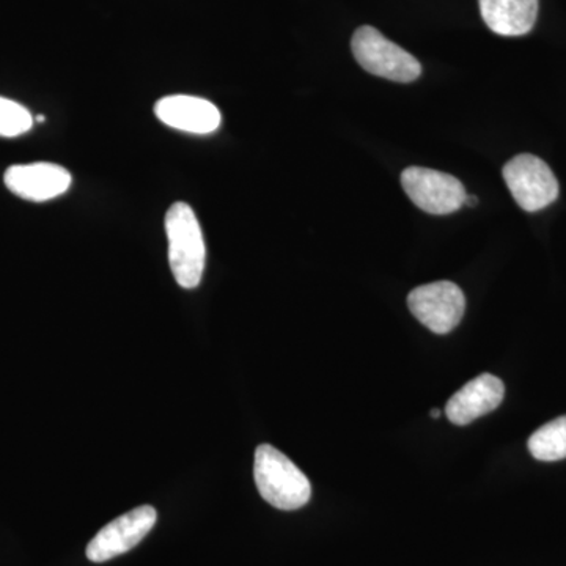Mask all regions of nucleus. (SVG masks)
I'll use <instances>...</instances> for the list:
<instances>
[{"label": "nucleus", "instance_id": "16", "mask_svg": "<svg viewBox=\"0 0 566 566\" xmlns=\"http://www.w3.org/2000/svg\"><path fill=\"white\" fill-rule=\"evenodd\" d=\"M35 120L39 123L44 122V115H39V117H36Z\"/></svg>", "mask_w": 566, "mask_h": 566}, {"label": "nucleus", "instance_id": "9", "mask_svg": "<svg viewBox=\"0 0 566 566\" xmlns=\"http://www.w3.org/2000/svg\"><path fill=\"white\" fill-rule=\"evenodd\" d=\"M155 115L169 128L182 133L211 134L221 126L218 107L199 96L172 95L155 104Z\"/></svg>", "mask_w": 566, "mask_h": 566}, {"label": "nucleus", "instance_id": "5", "mask_svg": "<svg viewBox=\"0 0 566 566\" xmlns=\"http://www.w3.org/2000/svg\"><path fill=\"white\" fill-rule=\"evenodd\" d=\"M401 185L411 202L428 214L444 216L460 210L465 202L463 182L453 175L424 167H408Z\"/></svg>", "mask_w": 566, "mask_h": 566}, {"label": "nucleus", "instance_id": "14", "mask_svg": "<svg viewBox=\"0 0 566 566\" xmlns=\"http://www.w3.org/2000/svg\"><path fill=\"white\" fill-rule=\"evenodd\" d=\"M479 200H476V197L474 196H465V202L464 205H469V207H474Z\"/></svg>", "mask_w": 566, "mask_h": 566}, {"label": "nucleus", "instance_id": "7", "mask_svg": "<svg viewBox=\"0 0 566 566\" xmlns=\"http://www.w3.org/2000/svg\"><path fill=\"white\" fill-rule=\"evenodd\" d=\"M156 520H158V513L150 505L137 506L132 512L118 516L88 543V560L103 564L128 553L150 534Z\"/></svg>", "mask_w": 566, "mask_h": 566}, {"label": "nucleus", "instance_id": "8", "mask_svg": "<svg viewBox=\"0 0 566 566\" xmlns=\"http://www.w3.org/2000/svg\"><path fill=\"white\" fill-rule=\"evenodd\" d=\"M3 182L14 196L31 202H48L69 191L73 178L65 167L52 163L11 166Z\"/></svg>", "mask_w": 566, "mask_h": 566}, {"label": "nucleus", "instance_id": "6", "mask_svg": "<svg viewBox=\"0 0 566 566\" xmlns=\"http://www.w3.org/2000/svg\"><path fill=\"white\" fill-rule=\"evenodd\" d=\"M411 314L434 334H449L461 323L465 297L457 283L441 281L417 286L408 296Z\"/></svg>", "mask_w": 566, "mask_h": 566}, {"label": "nucleus", "instance_id": "10", "mask_svg": "<svg viewBox=\"0 0 566 566\" xmlns=\"http://www.w3.org/2000/svg\"><path fill=\"white\" fill-rule=\"evenodd\" d=\"M505 397V386L497 376L483 374L468 382L446 406V415L457 427L474 422L490 415Z\"/></svg>", "mask_w": 566, "mask_h": 566}, {"label": "nucleus", "instance_id": "12", "mask_svg": "<svg viewBox=\"0 0 566 566\" xmlns=\"http://www.w3.org/2000/svg\"><path fill=\"white\" fill-rule=\"evenodd\" d=\"M528 452L535 460L560 461L566 458V416L543 424L528 438Z\"/></svg>", "mask_w": 566, "mask_h": 566}, {"label": "nucleus", "instance_id": "2", "mask_svg": "<svg viewBox=\"0 0 566 566\" xmlns=\"http://www.w3.org/2000/svg\"><path fill=\"white\" fill-rule=\"evenodd\" d=\"M253 475L260 495L275 509L290 512L311 501L312 486L307 476L273 446L256 447Z\"/></svg>", "mask_w": 566, "mask_h": 566}, {"label": "nucleus", "instance_id": "13", "mask_svg": "<svg viewBox=\"0 0 566 566\" xmlns=\"http://www.w3.org/2000/svg\"><path fill=\"white\" fill-rule=\"evenodd\" d=\"M33 117L20 103L0 96V137H18L31 132Z\"/></svg>", "mask_w": 566, "mask_h": 566}, {"label": "nucleus", "instance_id": "3", "mask_svg": "<svg viewBox=\"0 0 566 566\" xmlns=\"http://www.w3.org/2000/svg\"><path fill=\"white\" fill-rule=\"evenodd\" d=\"M352 50L359 65L375 76L408 84L422 74V66L415 55L370 25H363L354 32Z\"/></svg>", "mask_w": 566, "mask_h": 566}, {"label": "nucleus", "instance_id": "11", "mask_svg": "<svg viewBox=\"0 0 566 566\" xmlns=\"http://www.w3.org/2000/svg\"><path fill=\"white\" fill-rule=\"evenodd\" d=\"M483 21L502 36H523L534 29L538 0H479Z\"/></svg>", "mask_w": 566, "mask_h": 566}, {"label": "nucleus", "instance_id": "15", "mask_svg": "<svg viewBox=\"0 0 566 566\" xmlns=\"http://www.w3.org/2000/svg\"><path fill=\"white\" fill-rule=\"evenodd\" d=\"M431 417H433V419H439V417H441V409H433V411H431Z\"/></svg>", "mask_w": 566, "mask_h": 566}, {"label": "nucleus", "instance_id": "4", "mask_svg": "<svg viewBox=\"0 0 566 566\" xmlns=\"http://www.w3.org/2000/svg\"><path fill=\"white\" fill-rule=\"evenodd\" d=\"M504 180L524 211L535 212L556 202L558 181L551 167L534 155H517L505 164Z\"/></svg>", "mask_w": 566, "mask_h": 566}, {"label": "nucleus", "instance_id": "1", "mask_svg": "<svg viewBox=\"0 0 566 566\" xmlns=\"http://www.w3.org/2000/svg\"><path fill=\"white\" fill-rule=\"evenodd\" d=\"M166 233L175 281L182 289H197L202 282L207 249L202 227L188 203L177 202L169 208L166 214Z\"/></svg>", "mask_w": 566, "mask_h": 566}]
</instances>
